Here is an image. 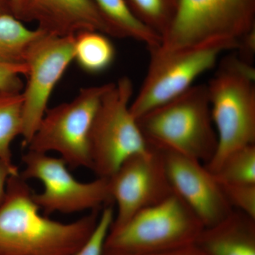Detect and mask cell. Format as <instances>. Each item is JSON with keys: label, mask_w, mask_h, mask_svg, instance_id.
<instances>
[{"label": "cell", "mask_w": 255, "mask_h": 255, "mask_svg": "<svg viewBox=\"0 0 255 255\" xmlns=\"http://www.w3.org/2000/svg\"><path fill=\"white\" fill-rule=\"evenodd\" d=\"M19 173L11 175L0 204V255H76L93 233L102 210L70 223L40 214Z\"/></svg>", "instance_id": "obj_1"}, {"label": "cell", "mask_w": 255, "mask_h": 255, "mask_svg": "<svg viewBox=\"0 0 255 255\" xmlns=\"http://www.w3.org/2000/svg\"><path fill=\"white\" fill-rule=\"evenodd\" d=\"M147 145L206 164L214 157L217 134L206 85H193L173 100L137 119Z\"/></svg>", "instance_id": "obj_2"}, {"label": "cell", "mask_w": 255, "mask_h": 255, "mask_svg": "<svg viewBox=\"0 0 255 255\" xmlns=\"http://www.w3.org/2000/svg\"><path fill=\"white\" fill-rule=\"evenodd\" d=\"M255 79L253 65L235 51L220 61L206 85L218 138L214 157L204 164L211 173L233 151L255 145Z\"/></svg>", "instance_id": "obj_3"}, {"label": "cell", "mask_w": 255, "mask_h": 255, "mask_svg": "<svg viewBox=\"0 0 255 255\" xmlns=\"http://www.w3.org/2000/svg\"><path fill=\"white\" fill-rule=\"evenodd\" d=\"M204 228L173 193L139 211L122 227L110 231L105 250L130 255L159 254L195 244Z\"/></svg>", "instance_id": "obj_4"}, {"label": "cell", "mask_w": 255, "mask_h": 255, "mask_svg": "<svg viewBox=\"0 0 255 255\" xmlns=\"http://www.w3.org/2000/svg\"><path fill=\"white\" fill-rule=\"evenodd\" d=\"M133 85L128 77L113 83L102 97L90 133L91 170L110 178L127 159L148 150L130 113Z\"/></svg>", "instance_id": "obj_5"}, {"label": "cell", "mask_w": 255, "mask_h": 255, "mask_svg": "<svg viewBox=\"0 0 255 255\" xmlns=\"http://www.w3.org/2000/svg\"><path fill=\"white\" fill-rule=\"evenodd\" d=\"M255 28V0H178L175 16L160 47L181 49L238 43Z\"/></svg>", "instance_id": "obj_6"}, {"label": "cell", "mask_w": 255, "mask_h": 255, "mask_svg": "<svg viewBox=\"0 0 255 255\" xmlns=\"http://www.w3.org/2000/svg\"><path fill=\"white\" fill-rule=\"evenodd\" d=\"M238 43L221 41L203 46L165 50L148 48L150 62L140 91L130 105L135 119L173 100L194 85V82L216 66L226 51L236 50Z\"/></svg>", "instance_id": "obj_7"}, {"label": "cell", "mask_w": 255, "mask_h": 255, "mask_svg": "<svg viewBox=\"0 0 255 255\" xmlns=\"http://www.w3.org/2000/svg\"><path fill=\"white\" fill-rule=\"evenodd\" d=\"M112 85L82 88L73 100L48 109L28 150L57 152L69 167L91 169L90 130L102 97Z\"/></svg>", "instance_id": "obj_8"}, {"label": "cell", "mask_w": 255, "mask_h": 255, "mask_svg": "<svg viewBox=\"0 0 255 255\" xmlns=\"http://www.w3.org/2000/svg\"><path fill=\"white\" fill-rule=\"evenodd\" d=\"M25 180L33 179L43 184L41 192L33 193V201L46 216L54 213L75 214L95 211L113 204L108 178L97 177L82 182L74 177L60 157L28 150L23 156Z\"/></svg>", "instance_id": "obj_9"}, {"label": "cell", "mask_w": 255, "mask_h": 255, "mask_svg": "<svg viewBox=\"0 0 255 255\" xmlns=\"http://www.w3.org/2000/svg\"><path fill=\"white\" fill-rule=\"evenodd\" d=\"M75 35L54 36L42 31L24 57L27 83L22 92V135L26 145L44 117L50 95L74 60Z\"/></svg>", "instance_id": "obj_10"}, {"label": "cell", "mask_w": 255, "mask_h": 255, "mask_svg": "<svg viewBox=\"0 0 255 255\" xmlns=\"http://www.w3.org/2000/svg\"><path fill=\"white\" fill-rule=\"evenodd\" d=\"M148 146L146 152L129 157L108 178L111 197L117 206L110 231L173 194L161 151Z\"/></svg>", "instance_id": "obj_11"}, {"label": "cell", "mask_w": 255, "mask_h": 255, "mask_svg": "<svg viewBox=\"0 0 255 255\" xmlns=\"http://www.w3.org/2000/svg\"><path fill=\"white\" fill-rule=\"evenodd\" d=\"M159 150L172 191L204 227L214 226L232 212L221 185L202 162L172 151Z\"/></svg>", "instance_id": "obj_12"}, {"label": "cell", "mask_w": 255, "mask_h": 255, "mask_svg": "<svg viewBox=\"0 0 255 255\" xmlns=\"http://www.w3.org/2000/svg\"><path fill=\"white\" fill-rule=\"evenodd\" d=\"M36 21L38 28L58 36L97 31L109 35L91 0H29L25 21Z\"/></svg>", "instance_id": "obj_13"}, {"label": "cell", "mask_w": 255, "mask_h": 255, "mask_svg": "<svg viewBox=\"0 0 255 255\" xmlns=\"http://www.w3.org/2000/svg\"><path fill=\"white\" fill-rule=\"evenodd\" d=\"M195 244L207 255H255V219L233 210L204 228Z\"/></svg>", "instance_id": "obj_14"}, {"label": "cell", "mask_w": 255, "mask_h": 255, "mask_svg": "<svg viewBox=\"0 0 255 255\" xmlns=\"http://www.w3.org/2000/svg\"><path fill=\"white\" fill-rule=\"evenodd\" d=\"M105 22L109 36L141 42L147 48L158 47L162 38L135 18L126 0H91Z\"/></svg>", "instance_id": "obj_15"}, {"label": "cell", "mask_w": 255, "mask_h": 255, "mask_svg": "<svg viewBox=\"0 0 255 255\" xmlns=\"http://www.w3.org/2000/svg\"><path fill=\"white\" fill-rule=\"evenodd\" d=\"M115 58V47L105 33L84 31L75 35L74 60L83 71L103 73L112 66Z\"/></svg>", "instance_id": "obj_16"}, {"label": "cell", "mask_w": 255, "mask_h": 255, "mask_svg": "<svg viewBox=\"0 0 255 255\" xmlns=\"http://www.w3.org/2000/svg\"><path fill=\"white\" fill-rule=\"evenodd\" d=\"M41 29H30L12 14L0 16V63L24 64L28 46Z\"/></svg>", "instance_id": "obj_17"}, {"label": "cell", "mask_w": 255, "mask_h": 255, "mask_svg": "<svg viewBox=\"0 0 255 255\" xmlns=\"http://www.w3.org/2000/svg\"><path fill=\"white\" fill-rule=\"evenodd\" d=\"M22 92H0V159L11 164V143L22 135Z\"/></svg>", "instance_id": "obj_18"}, {"label": "cell", "mask_w": 255, "mask_h": 255, "mask_svg": "<svg viewBox=\"0 0 255 255\" xmlns=\"http://www.w3.org/2000/svg\"><path fill=\"white\" fill-rule=\"evenodd\" d=\"M177 1L126 0L135 18L162 38L173 21L177 11Z\"/></svg>", "instance_id": "obj_19"}, {"label": "cell", "mask_w": 255, "mask_h": 255, "mask_svg": "<svg viewBox=\"0 0 255 255\" xmlns=\"http://www.w3.org/2000/svg\"><path fill=\"white\" fill-rule=\"evenodd\" d=\"M212 174L220 184H255V145L233 151Z\"/></svg>", "instance_id": "obj_20"}, {"label": "cell", "mask_w": 255, "mask_h": 255, "mask_svg": "<svg viewBox=\"0 0 255 255\" xmlns=\"http://www.w3.org/2000/svg\"><path fill=\"white\" fill-rule=\"evenodd\" d=\"M114 216L115 211L112 204L102 209L93 233L76 255H103L106 241L113 224Z\"/></svg>", "instance_id": "obj_21"}, {"label": "cell", "mask_w": 255, "mask_h": 255, "mask_svg": "<svg viewBox=\"0 0 255 255\" xmlns=\"http://www.w3.org/2000/svg\"><path fill=\"white\" fill-rule=\"evenodd\" d=\"M220 184V183H219ZM233 210L255 219V184H220Z\"/></svg>", "instance_id": "obj_22"}, {"label": "cell", "mask_w": 255, "mask_h": 255, "mask_svg": "<svg viewBox=\"0 0 255 255\" xmlns=\"http://www.w3.org/2000/svg\"><path fill=\"white\" fill-rule=\"evenodd\" d=\"M26 64L0 63V92H21L23 88L21 77L26 76Z\"/></svg>", "instance_id": "obj_23"}, {"label": "cell", "mask_w": 255, "mask_h": 255, "mask_svg": "<svg viewBox=\"0 0 255 255\" xmlns=\"http://www.w3.org/2000/svg\"><path fill=\"white\" fill-rule=\"evenodd\" d=\"M19 173L17 167L0 159V204L4 199L6 184L11 175Z\"/></svg>", "instance_id": "obj_24"}, {"label": "cell", "mask_w": 255, "mask_h": 255, "mask_svg": "<svg viewBox=\"0 0 255 255\" xmlns=\"http://www.w3.org/2000/svg\"><path fill=\"white\" fill-rule=\"evenodd\" d=\"M149 255H207L204 251H201L196 244L192 245L184 248H179L165 253H159V254Z\"/></svg>", "instance_id": "obj_25"}, {"label": "cell", "mask_w": 255, "mask_h": 255, "mask_svg": "<svg viewBox=\"0 0 255 255\" xmlns=\"http://www.w3.org/2000/svg\"><path fill=\"white\" fill-rule=\"evenodd\" d=\"M13 15L20 21H25L29 0H10Z\"/></svg>", "instance_id": "obj_26"}, {"label": "cell", "mask_w": 255, "mask_h": 255, "mask_svg": "<svg viewBox=\"0 0 255 255\" xmlns=\"http://www.w3.org/2000/svg\"><path fill=\"white\" fill-rule=\"evenodd\" d=\"M4 14L13 15L10 0H0V16Z\"/></svg>", "instance_id": "obj_27"}, {"label": "cell", "mask_w": 255, "mask_h": 255, "mask_svg": "<svg viewBox=\"0 0 255 255\" xmlns=\"http://www.w3.org/2000/svg\"><path fill=\"white\" fill-rule=\"evenodd\" d=\"M130 255L127 254H124V253H118V252L108 251V250H105L104 251L103 255Z\"/></svg>", "instance_id": "obj_28"}]
</instances>
